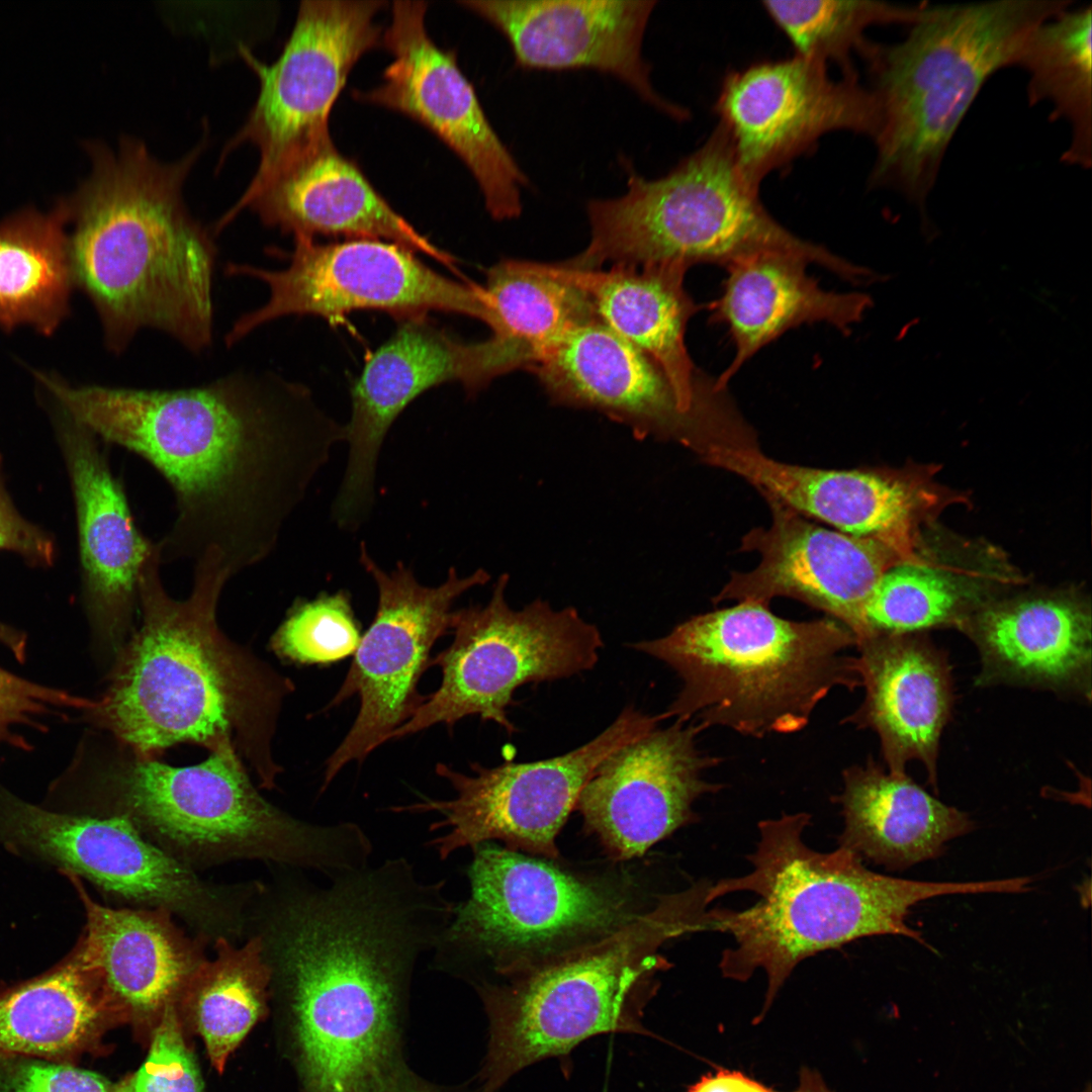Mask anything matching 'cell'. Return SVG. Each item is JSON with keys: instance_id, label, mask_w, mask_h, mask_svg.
I'll return each mask as SVG.
<instances>
[{"instance_id": "obj_1", "label": "cell", "mask_w": 1092, "mask_h": 1092, "mask_svg": "<svg viewBox=\"0 0 1092 1092\" xmlns=\"http://www.w3.org/2000/svg\"><path fill=\"white\" fill-rule=\"evenodd\" d=\"M59 410L143 458L171 487L163 564L217 550L232 576L266 560L345 426L270 372L178 389L71 386L41 374Z\"/></svg>"}, {"instance_id": "obj_2", "label": "cell", "mask_w": 1092, "mask_h": 1092, "mask_svg": "<svg viewBox=\"0 0 1092 1092\" xmlns=\"http://www.w3.org/2000/svg\"><path fill=\"white\" fill-rule=\"evenodd\" d=\"M156 542L138 581L142 622L119 649L103 695L86 719L141 758L180 743L209 751L230 742L265 789L282 771L272 739L284 698L294 686L237 646L219 629L216 611L233 577L222 555L194 562L190 595L165 588Z\"/></svg>"}, {"instance_id": "obj_3", "label": "cell", "mask_w": 1092, "mask_h": 1092, "mask_svg": "<svg viewBox=\"0 0 1092 1092\" xmlns=\"http://www.w3.org/2000/svg\"><path fill=\"white\" fill-rule=\"evenodd\" d=\"M204 146L174 162L160 161L135 138L116 149L86 146L91 171L66 199L74 223L69 260L111 352H123L146 328L192 353L211 346L216 248L182 195Z\"/></svg>"}, {"instance_id": "obj_4", "label": "cell", "mask_w": 1092, "mask_h": 1092, "mask_svg": "<svg viewBox=\"0 0 1092 1092\" xmlns=\"http://www.w3.org/2000/svg\"><path fill=\"white\" fill-rule=\"evenodd\" d=\"M810 821V814L800 812L759 822L755 851L747 856L751 872L711 884L707 895L709 904L740 891L759 898L741 911L708 910L706 920L707 930L729 933L734 940L722 952L723 977L744 982L757 969L765 972L758 1020L805 959L873 935H903L930 947L906 923L913 905L941 895L998 890L996 881L933 883L884 876L840 846L816 851L803 840Z\"/></svg>"}, {"instance_id": "obj_5", "label": "cell", "mask_w": 1092, "mask_h": 1092, "mask_svg": "<svg viewBox=\"0 0 1092 1092\" xmlns=\"http://www.w3.org/2000/svg\"><path fill=\"white\" fill-rule=\"evenodd\" d=\"M265 957L285 987L307 1092H389L405 1071L399 1016L421 951L391 920L332 909L279 930Z\"/></svg>"}, {"instance_id": "obj_6", "label": "cell", "mask_w": 1092, "mask_h": 1092, "mask_svg": "<svg viewBox=\"0 0 1092 1092\" xmlns=\"http://www.w3.org/2000/svg\"><path fill=\"white\" fill-rule=\"evenodd\" d=\"M53 793L62 811L126 817L189 867L264 858L332 877L364 868L373 851L355 823L311 824L267 802L230 742L195 765L133 756L82 784L62 779Z\"/></svg>"}, {"instance_id": "obj_7", "label": "cell", "mask_w": 1092, "mask_h": 1092, "mask_svg": "<svg viewBox=\"0 0 1092 1092\" xmlns=\"http://www.w3.org/2000/svg\"><path fill=\"white\" fill-rule=\"evenodd\" d=\"M741 602L694 616L663 637L630 644L681 679L664 719L722 726L744 736L805 728L835 688H861L854 634L826 617L791 621Z\"/></svg>"}, {"instance_id": "obj_8", "label": "cell", "mask_w": 1092, "mask_h": 1092, "mask_svg": "<svg viewBox=\"0 0 1092 1092\" xmlns=\"http://www.w3.org/2000/svg\"><path fill=\"white\" fill-rule=\"evenodd\" d=\"M1072 4L927 5L903 40L872 41L861 57L880 114L872 186L893 188L924 211L948 145L984 84L1016 65L1032 31Z\"/></svg>"}, {"instance_id": "obj_9", "label": "cell", "mask_w": 1092, "mask_h": 1092, "mask_svg": "<svg viewBox=\"0 0 1092 1092\" xmlns=\"http://www.w3.org/2000/svg\"><path fill=\"white\" fill-rule=\"evenodd\" d=\"M701 916L697 894L687 889L662 897L651 910L631 915L598 939L500 970L511 976L503 985L479 986L490 1027L485 1092L590 1036L641 1031L639 995L650 974L666 964L660 946L700 931Z\"/></svg>"}, {"instance_id": "obj_10", "label": "cell", "mask_w": 1092, "mask_h": 1092, "mask_svg": "<svg viewBox=\"0 0 1092 1092\" xmlns=\"http://www.w3.org/2000/svg\"><path fill=\"white\" fill-rule=\"evenodd\" d=\"M627 190L593 199L586 212L590 241L566 263L599 269L605 262L644 265L680 261L691 267L731 262L762 252L796 254L839 277L858 282V267L788 231L774 218L740 174L718 124L705 143L667 174L646 179L625 163Z\"/></svg>"}, {"instance_id": "obj_11", "label": "cell", "mask_w": 1092, "mask_h": 1092, "mask_svg": "<svg viewBox=\"0 0 1092 1092\" xmlns=\"http://www.w3.org/2000/svg\"><path fill=\"white\" fill-rule=\"evenodd\" d=\"M508 581V574L499 575L487 604L453 611V641L431 659L441 669V685L389 740L436 724L452 729L473 715L511 735L517 728L507 712L519 688L596 666L604 645L596 625L575 608L556 610L541 599L514 610L506 600Z\"/></svg>"}, {"instance_id": "obj_12", "label": "cell", "mask_w": 1092, "mask_h": 1092, "mask_svg": "<svg viewBox=\"0 0 1092 1092\" xmlns=\"http://www.w3.org/2000/svg\"><path fill=\"white\" fill-rule=\"evenodd\" d=\"M0 845L84 878L116 898L164 908L205 938L243 929L244 889L202 881L120 815L62 812L28 803L0 784Z\"/></svg>"}, {"instance_id": "obj_13", "label": "cell", "mask_w": 1092, "mask_h": 1092, "mask_svg": "<svg viewBox=\"0 0 1092 1092\" xmlns=\"http://www.w3.org/2000/svg\"><path fill=\"white\" fill-rule=\"evenodd\" d=\"M226 271L260 280L269 290L263 305L233 324L224 337L229 347L287 315L334 320L355 310H381L398 321L444 311L480 320L490 329L496 323L485 288L446 277L411 250L379 239L320 244L294 238L289 265L281 270L232 263Z\"/></svg>"}, {"instance_id": "obj_14", "label": "cell", "mask_w": 1092, "mask_h": 1092, "mask_svg": "<svg viewBox=\"0 0 1092 1092\" xmlns=\"http://www.w3.org/2000/svg\"><path fill=\"white\" fill-rule=\"evenodd\" d=\"M662 715H648L632 705L594 739L564 754L496 766L470 763L472 775L437 763L436 774L455 791L448 800H422L390 810L437 813L430 825L439 831L428 844L440 859L459 849L500 840L510 850L556 858V837L575 809L584 785L612 752L656 728Z\"/></svg>"}, {"instance_id": "obj_15", "label": "cell", "mask_w": 1092, "mask_h": 1092, "mask_svg": "<svg viewBox=\"0 0 1092 1092\" xmlns=\"http://www.w3.org/2000/svg\"><path fill=\"white\" fill-rule=\"evenodd\" d=\"M473 852L469 897L455 905L434 947L439 970L452 973L466 959L481 958L500 971L630 917L619 898L552 864L489 843Z\"/></svg>"}, {"instance_id": "obj_16", "label": "cell", "mask_w": 1092, "mask_h": 1092, "mask_svg": "<svg viewBox=\"0 0 1092 1092\" xmlns=\"http://www.w3.org/2000/svg\"><path fill=\"white\" fill-rule=\"evenodd\" d=\"M359 562L376 584L377 610L340 689L325 709L359 698L353 725L326 761L322 791L345 765L363 762L414 716L427 698L419 692V682L431 666V651L439 638L451 632L453 604L490 578L481 568L461 577L451 567L445 581L426 586L402 562L385 571L365 543L360 546Z\"/></svg>"}, {"instance_id": "obj_17", "label": "cell", "mask_w": 1092, "mask_h": 1092, "mask_svg": "<svg viewBox=\"0 0 1092 1092\" xmlns=\"http://www.w3.org/2000/svg\"><path fill=\"white\" fill-rule=\"evenodd\" d=\"M697 454L714 467L746 480L765 498L837 531L876 540L904 562L923 550L922 530L960 491L939 484L935 464L901 468L822 469L784 463L762 453L747 435L711 441Z\"/></svg>"}, {"instance_id": "obj_18", "label": "cell", "mask_w": 1092, "mask_h": 1092, "mask_svg": "<svg viewBox=\"0 0 1092 1092\" xmlns=\"http://www.w3.org/2000/svg\"><path fill=\"white\" fill-rule=\"evenodd\" d=\"M386 5L383 0H304L273 63L240 46L259 92L223 156L249 143L260 155L256 172H262L331 138L329 117L350 72L363 55L381 46L383 31L374 18Z\"/></svg>"}, {"instance_id": "obj_19", "label": "cell", "mask_w": 1092, "mask_h": 1092, "mask_svg": "<svg viewBox=\"0 0 1092 1092\" xmlns=\"http://www.w3.org/2000/svg\"><path fill=\"white\" fill-rule=\"evenodd\" d=\"M714 110L740 174L758 190L824 134L846 130L874 141L880 125L876 97L858 76L834 79L826 64L796 55L729 72Z\"/></svg>"}, {"instance_id": "obj_20", "label": "cell", "mask_w": 1092, "mask_h": 1092, "mask_svg": "<svg viewBox=\"0 0 1092 1092\" xmlns=\"http://www.w3.org/2000/svg\"><path fill=\"white\" fill-rule=\"evenodd\" d=\"M428 2L394 1L381 46L391 55L380 85L355 90L363 102L386 107L420 122L466 165L489 214L512 219L522 211L528 178L491 126L477 94L452 51L427 31Z\"/></svg>"}, {"instance_id": "obj_21", "label": "cell", "mask_w": 1092, "mask_h": 1092, "mask_svg": "<svg viewBox=\"0 0 1092 1092\" xmlns=\"http://www.w3.org/2000/svg\"><path fill=\"white\" fill-rule=\"evenodd\" d=\"M529 371L554 403L597 411L638 439L673 440L696 453L744 424L728 394L684 408L661 368L599 318L570 331Z\"/></svg>"}, {"instance_id": "obj_22", "label": "cell", "mask_w": 1092, "mask_h": 1092, "mask_svg": "<svg viewBox=\"0 0 1092 1092\" xmlns=\"http://www.w3.org/2000/svg\"><path fill=\"white\" fill-rule=\"evenodd\" d=\"M397 323L351 387L352 414L345 426L348 460L332 511L345 530H356L371 510L379 452L401 412L442 383L459 382L473 395L490 382L480 342H464L427 315Z\"/></svg>"}, {"instance_id": "obj_23", "label": "cell", "mask_w": 1092, "mask_h": 1092, "mask_svg": "<svg viewBox=\"0 0 1092 1092\" xmlns=\"http://www.w3.org/2000/svg\"><path fill=\"white\" fill-rule=\"evenodd\" d=\"M704 728L674 721L609 754L596 768L575 809L586 831L616 859L642 856L678 828L697 821L695 801L723 785L704 771L721 761L697 744Z\"/></svg>"}, {"instance_id": "obj_24", "label": "cell", "mask_w": 1092, "mask_h": 1092, "mask_svg": "<svg viewBox=\"0 0 1092 1092\" xmlns=\"http://www.w3.org/2000/svg\"><path fill=\"white\" fill-rule=\"evenodd\" d=\"M769 528H753L742 537L741 551L760 555L758 565L734 572L712 601L798 600L846 626L857 643L869 636L866 606L883 574L904 561L870 539L821 527L778 500L765 499Z\"/></svg>"}, {"instance_id": "obj_25", "label": "cell", "mask_w": 1092, "mask_h": 1092, "mask_svg": "<svg viewBox=\"0 0 1092 1092\" xmlns=\"http://www.w3.org/2000/svg\"><path fill=\"white\" fill-rule=\"evenodd\" d=\"M251 209L269 228L293 238L316 236L379 239L454 268L455 259L432 244L374 188L332 138L300 149L263 172H255L216 231Z\"/></svg>"}, {"instance_id": "obj_26", "label": "cell", "mask_w": 1092, "mask_h": 1092, "mask_svg": "<svg viewBox=\"0 0 1092 1092\" xmlns=\"http://www.w3.org/2000/svg\"><path fill=\"white\" fill-rule=\"evenodd\" d=\"M655 0H460L507 38L517 66L610 74L676 120L689 111L654 89L642 43Z\"/></svg>"}, {"instance_id": "obj_27", "label": "cell", "mask_w": 1092, "mask_h": 1092, "mask_svg": "<svg viewBox=\"0 0 1092 1092\" xmlns=\"http://www.w3.org/2000/svg\"><path fill=\"white\" fill-rule=\"evenodd\" d=\"M59 413V439L76 508L85 607L97 639L116 649L138 604L141 568L156 542L138 527L98 438Z\"/></svg>"}, {"instance_id": "obj_28", "label": "cell", "mask_w": 1092, "mask_h": 1092, "mask_svg": "<svg viewBox=\"0 0 1092 1092\" xmlns=\"http://www.w3.org/2000/svg\"><path fill=\"white\" fill-rule=\"evenodd\" d=\"M1091 609L1067 592L992 599L958 629L977 646L980 686L1015 685L1091 699Z\"/></svg>"}, {"instance_id": "obj_29", "label": "cell", "mask_w": 1092, "mask_h": 1092, "mask_svg": "<svg viewBox=\"0 0 1092 1092\" xmlns=\"http://www.w3.org/2000/svg\"><path fill=\"white\" fill-rule=\"evenodd\" d=\"M864 697L845 722L872 729L888 770L918 760L936 788L939 741L953 704L947 655L922 633L874 634L857 643Z\"/></svg>"}, {"instance_id": "obj_30", "label": "cell", "mask_w": 1092, "mask_h": 1092, "mask_svg": "<svg viewBox=\"0 0 1092 1092\" xmlns=\"http://www.w3.org/2000/svg\"><path fill=\"white\" fill-rule=\"evenodd\" d=\"M561 264L587 294L597 317L661 368L684 408H702L723 397L725 390L695 366L685 344L688 322L698 310L684 285L687 264H614L608 271Z\"/></svg>"}, {"instance_id": "obj_31", "label": "cell", "mask_w": 1092, "mask_h": 1092, "mask_svg": "<svg viewBox=\"0 0 1092 1092\" xmlns=\"http://www.w3.org/2000/svg\"><path fill=\"white\" fill-rule=\"evenodd\" d=\"M83 903L78 941L101 980L114 1013L164 1010L206 960L205 937H188L164 908L112 909L94 901L81 879L66 875Z\"/></svg>"}, {"instance_id": "obj_32", "label": "cell", "mask_w": 1092, "mask_h": 1092, "mask_svg": "<svg viewBox=\"0 0 1092 1092\" xmlns=\"http://www.w3.org/2000/svg\"><path fill=\"white\" fill-rule=\"evenodd\" d=\"M808 264L796 254L762 252L725 266L722 292L708 309L712 324L726 327L735 354L716 379L718 389H727L749 358L791 329L825 323L848 333L861 320L871 298L822 289L807 274Z\"/></svg>"}, {"instance_id": "obj_33", "label": "cell", "mask_w": 1092, "mask_h": 1092, "mask_svg": "<svg viewBox=\"0 0 1092 1092\" xmlns=\"http://www.w3.org/2000/svg\"><path fill=\"white\" fill-rule=\"evenodd\" d=\"M840 847L887 870H905L939 856L947 841L974 828L970 817L933 798L906 772L873 759L842 772Z\"/></svg>"}, {"instance_id": "obj_34", "label": "cell", "mask_w": 1092, "mask_h": 1092, "mask_svg": "<svg viewBox=\"0 0 1092 1092\" xmlns=\"http://www.w3.org/2000/svg\"><path fill=\"white\" fill-rule=\"evenodd\" d=\"M115 1015L77 943L44 974L0 992V1057L75 1065Z\"/></svg>"}, {"instance_id": "obj_35", "label": "cell", "mask_w": 1092, "mask_h": 1092, "mask_svg": "<svg viewBox=\"0 0 1092 1092\" xmlns=\"http://www.w3.org/2000/svg\"><path fill=\"white\" fill-rule=\"evenodd\" d=\"M484 288L496 315L486 341L499 375L529 370L570 331L598 318L561 263L503 260L488 269Z\"/></svg>"}, {"instance_id": "obj_36", "label": "cell", "mask_w": 1092, "mask_h": 1092, "mask_svg": "<svg viewBox=\"0 0 1092 1092\" xmlns=\"http://www.w3.org/2000/svg\"><path fill=\"white\" fill-rule=\"evenodd\" d=\"M66 199L47 213L25 209L0 223V326L51 335L67 314L73 283Z\"/></svg>"}, {"instance_id": "obj_37", "label": "cell", "mask_w": 1092, "mask_h": 1092, "mask_svg": "<svg viewBox=\"0 0 1092 1092\" xmlns=\"http://www.w3.org/2000/svg\"><path fill=\"white\" fill-rule=\"evenodd\" d=\"M1010 581L995 570L961 567L928 556L917 563L897 564L883 574L866 606L868 637L958 628L993 599L994 585Z\"/></svg>"}, {"instance_id": "obj_38", "label": "cell", "mask_w": 1092, "mask_h": 1092, "mask_svg": "<svg viewBox=\"0 0 1092 1092\" xmlns=\"http://www.w3.org/2000/svg\"><path fill=\"white\" fill-rule=\"evenodd\" d=\"M1091 19L1090 6L1048 19L1032 31L1016 63L1028 74L1029 104L1050 102L1051 118L1071 126L1062 161L1082 168L1092 162Z\"/></svg>"}, {"instance_id": "obj_39", "label": "cell", "mask_w": 1092, "mask_h": 1092, "mask_svg": "<svg viewBox=\"0 0 1092 1092\" xmlns=\"http://www.w3.org/2000/svg\"><path fill=\"white\" fill-rule=\"evenodd\" d=\"M214 949L215 957L197 968L182 995L213 1067L221 1072L230 1054L264 1011L272 974L259 935L242 946L220 937Z\"/></svg>"}, {"instance_id": "obj_40", "label": "cell", "mask_w": 1092, "mask_h": 1092, "mask_svg": "<svg viewBox=\"0 0 1092 1092\" xmlns=\"http://www.w3.org/2000/svg\"><path fill=\"white\" fill-rule=\"evenodd\" d=\"M763 9L787 36L795 55L837 65L842 76H857L853 57L868 50L874 25L915 22L925 3L903 6L869 0L763 1Z\"/></svg>"}, {"instance_id": "obj_41", "label": "cell", "mask_w": 1092, "mask_h": 1092, "mask_svg": "<svg viewBox=\"0 0 1092 1092\" xmlns=\"http://www.w3.org/2000/svg\"><path fill=\"white\" fill-rule=\"evenodd\" d=\"M360 625L347 590L297 600L272 638L274 651L298 664H330L355 653Z\"/></svg>"}, {"instance_id": "obj_42", "label": "cell", "mask_w": 1092, "mask_h": 1092, "mask_svg": "<svg viewBox=\"0 0 1092 1092\" xmlns=\"http://www.w3.org/2000/svg\"><path fill=\"white\" fill-rule=\"evenodd\" d=\"M114 1092H202L199 1073L184 1042L173 1003L163 1010L146 1061Z\"/></svg>"}, {"instance_id": "obj_43", "label": "cell", "mask_w": 1092, "mask_h": 1092, "mask_svg": "<svg viewBox=\"0 0 1092 1092\" xmlns=\"http://www.w3.org/2000/svg\"><path fill=\"white\" fill-rule=\"evenodd\" d=\"M92 700L64 690L42 686L0 667V744L30 750L26 739L14 731L18 726L46 729L39 719L64 715L66 710H86Z\"/></svg>"}, {"instance_id": "obj_44", "label": "cell", "mask_w": 1092, "mask_h": 1092, "mask_svg": "<svg viewBox=\"0 0 1092 1092\" xmlns=\"http://www.w3.org/2000/svg\"><path fill=\"white\" fill-rule=\"evenodd\" d=\"M0 1092H114L102 1077L75 1065L0 1057Z\"/></svg>"}, {"instance_id": "obj_45", "label": "cell", "mask_w": 1092, "mask_h": 1092, "mask_svg": "<svg viewBox=\"0 0 1092 1092\" xmlns=\"http://www.w3.org/2000/svg\"><path fill=\"white\" fill-rule=\"evenodd\" d=\"M0 550L12 551L33 565L48 566L55 558L52 537L25 520L7 493L0 467Z\"/></svg>"}, {"instance_id": "obj_46", "label": "cell", "mask_w": 1092, "mask_h": 1092, "mask_svg": "<svg viewBox=\"0 0 1092 1092\" xmlns=\"http://www.w3.org/2000/svg\"><path fill=\"white\" fill-rule=\"evenodd\" d=\"M688 1092H775L737 1071L720 1070L704 1076Z\"/></svg>"}, {"instance_id": "obj_47", "label": "cell", "mask_w": 1092, "mask_h": 1092, "mask_svg": "<svg viewBox=\"0 0 1092 1092\" xmlns=\"http://www.w3.org/2000/svg\"><path fill=\"white\" fill-rule=\"evenodd\" d=\"M0 643L8 648L19 662L25 660L27 639L22 631L0 622Z\"/></svg>"}, {"instance_id": "obj_48", "label": "cell", "mask_w": 1092, "mask_h": 1092, "mask_svg": "<svg viewBox=\"0 0 1092 1092\" xmlns=\"http://www.w3.org/2000/svg\"><path fill=\"white\" fill-rule=\"evenodd\" d=\"M389 1092H435L426 1086L416 1083L406 1073L394 1085Z\"/></svg>"}, {"instance_id": "obj_49", "label": "cell", "mask_w": 1092, "mask_h": 1092, "mask_svg": "<svg viewBox=\"0 0 1092 1092\" xmlns=\"http://www.w3.org/2000/svg\"><path fill=\"white\" fill-rule=\"evenodd\" d=\"M795 1092H829L824 1086L817 1081L816 1076L808 1075L802 1076V1085Z\"/></svg>"}]
</instances>
